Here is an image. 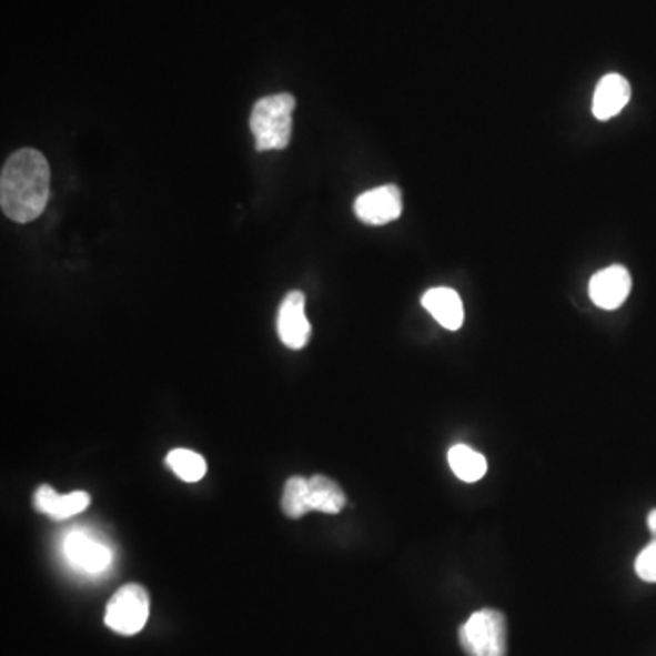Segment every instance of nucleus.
Instances as JSON below:
<instances>
[{
  "mask_svg": "<svg viewBox=\"0 0 656 656\" xmlns=\"http://www.w3.org/2000/svg\"><path fill=\"white\" fill-rule=\"evenodd\" d=\"M50 164L36 148L13 153L0 173V206L16 223L41 218L50 201Z\"/></svg>",
  "mask_w": 656,
  "mask_h": 656,
  "instance_id": "1",
  "label": "nucleus"
},
{
  "mask_svg": "<svg viewBox=\"0 0 656 656\" xmlns=\"http://www.w3.org/2000/svg\"><path fill=\"white\" fill-rule=\"evenodd\" d=\"M294 108L295 99L291 93H275L255 102L250 115V130L254 133L258 152L289 147Z\"/></svg>",
  "mask_w": 656,
  "mask_h": 656,
  "instance_id": "2",
  "label": "nucleus"
},
{
  "mask_svg": "<svg viewBox=\"0 0 656 656\" xmlns=\"http://www.w3.org/2000/svg\"><path fill=\"white\" fill-rule=\"evenodd\" d=\"M460 644L468 656H507V622L496 609L476 610L460 627Z\"/></svg>",
  "mask_w": 656,
  "mask_h": 656,
  "instance_id": "3",
  "label": "nucleus"
},
{
  "mask_svg": "<svg viewBox=\"0 0 656 656\" xmlns=\"http://www.w3.org/2000/svg\"><path fill=\"white\" fill-rule=\"evenodd\" d=\"M150 616V596L143 585L127 584L110 598L104 622L118 635L132 636L143 632Z\"/></svg>",
  "mask_w": 656,
  "mask_h": 656,
  "instance_id": "4",
  "label": "nucleus"
},
{
  "mask_svg": "<svg viewBox=\"0 0 656 656\" xmlns=\"http://www.w3.org/2000/svg\"><path fill=\"white\" fill-rule=\"evenodd\" d=\"M62 553L73 569L90 576L102 575L113 562V551L84 529H73L64 536Z\"/></svg>",
  "mask_w": 656,
  "mask_h": 656,
  "instance_id": "5",
  "label": "nucleus"
},
{
  "mask_svg": "<svg viewBox=\"0 0 656 656\" xmlns=\"http://www.w3.org/2000/svg\"><path fill=\"white\" fill-rule=\"evenodd\" d=\"M403 212L402 192L396 184H385L369 190L354 201V214L362 223L371 226L396 221Z\"/></svg>",
  "mask_w": 656,
  "mask_h": 656,
  "instance_id": "6",
  "label": "nucleus"
},
{
  "mask_svg": "<svg viewBox=\"0 0 656 656\" xmlns=\"http://www.w3.org/2000/svg\"><path fill=\"white\" fill-rule=\"evenodd\" d=\"M311 323L305 314V295L292 291L286 295L277 314V334L283 345L292 351H300L311 340Z\"/></svg>",
  "mask_w": 656,
  "mask_h": 656,
  "instance_id": "7",
  "label": "nucleus"
},
{
  "mask_svg": "<svg viewBox=\"0 0 656 656\" xmlns=\"http://www.w3.org/2000/svg\"><path fill=\"white\" fill-rule=\"evenodd\" d=\"M632 292V275L626 266L613 265L596 272L589 281V297L604 311H616Z\"/></svg>",
  "mask_w": 656,
  "mask_h": 656,
  "instance_id": "8",
  "label": "nucleus"
},
{
  "mask_svg": "<svg viewBox=\"0 0 656 656\" xmlns=\"http://www.w3.org/2000/svg\"><path fill=\"white\" fill-rule=\"evenodd\" d=\"M629 99H632V87L626 77L618 73L602 77L593 95V115L598 121H609L627 107Z\"/></svg>",
  "mask_w": 656,
  "mask_h": 656,
  "instance_id": "9",
  "label": "nucleus"
},
{
  "mask_svg": "<svg viewBox=\"0 0 656 656\" xmlns=\"http://www.w3.org/2000/svg\"><path fill=\"white\" fill-rule=\"evenodd\" d=\"M422 305L443 329L447 331L462 329L465 311H463L462 297L453 289L447 286L431 289L423 294Z\"/></svg>",
  "mask_w": 656,
  "mask_h": 656,
  "instance_id": "10",
  "label": "nucleus"
},
{
  "mask_svg": "<svg viewBox=\"0 0 656 656\" xmlns=\"http://www.w3.org/2000/svg\"><path fill=\"white\" fill-rule=\"evenodd\" d=\"M37 509L42 514H48L53 519H68L82 513L90 505V494L84 491H73L70 494H59L50 485H41L37 488L36 498Z\"/></svg>",
  "mask_w": 656,
  "mask_h": 656,
  "instance_id": "11",
  "label": "nucleus"
},
{
  "mask_svg": "<svg viewBox=\"0 0 656 656\" xmlns=\"http://www.w3.org/2000/svg\"><path fill=\"white\" fill-rule=\"evenodd\" d=\"M309 491H311L312 511H320L325 514H337L343 511L346 504V496L341 491L340 485L329 476L316 474L309 480Z\"/></svg>",
  "mask_w": 656,
  "mask_h": 656,
  "instance_id": "12",
  "label": "nucleus"
},
{
  "mask_svg": "<svg viewBox=\"0 0 656 656\" xmlns=\"http://www.w3.org/2000/svg\"><path fill=\"white\" fill-rule=\"evenodd\" d=\"M447 458L453 473L467 484L478 482L487 473V460L484 454H480L467 445H454L448 451Z\"/></svg>",
  "mask_w": 656,
  "mask_h": 656,
  "instance_id": "13",
  "label": "nucleus"
},
{
  "mask_svg": "<svg viewBox=\"0 0 656 656\" xmlns=\"http://www.w3.org/2000/svg\"><path fill=\"white\" fill-rule=\"evenodd\" d=\"M166 463L178 478L195 484L206 474V462L201 454L190 448H173L166 456Z\"/></svg>",
  "mask_w": 656,
  "mask_h": 656,
  "instance_id": "14",
  "label": "nucleus"
},
{
  "mask_svg": "<svg viewBox=\"0 0 656 656\" xmlns=\"http://www.w3.org/2000/svg\"><path fill=\"white\" fill-rule=\"evenodd\" d=\"M283 513L289 518H301L305 516L311 507V491H309V480L303 476H292L286 482L285 491H283Z\"/></svg>",
  "mask_w": 656,
  "mask_h": 656,
  "instance_id": "15",
  "label": "nucleus"
},
{
  "mask_svg": "<svg viewBox=\"0 0 656 656\" xmlns=\"http://www.w3.org/2000/svg\"><path fill=\"white\" fill-rule=\"evenodd\" d=\"M635 569L636 575L640 576L642 581L656 584V539L638 555Z\"/></svg>",
  "mask_w": 656,
  "mask_h": 656,
  "instance_id": "16",
  "label": "nucleus"
},
{
  "mask_svg": "<svg viewBox=\"0 0 656 656\" xmlns=\"http://www.w3.org/2000/svg\"><path fill=\"white\" fill-rule=\"evenodd\" d=\"M647 525H649V529L656 535V509L652 511V514L647 516Z\"/></svg>",
  "mask_w": 656,
  "mask_h": 656,
  "instance_id": "17",
  "label": "nucleus"
}]
</instances>
